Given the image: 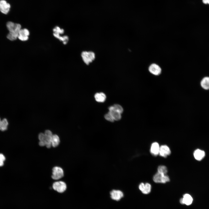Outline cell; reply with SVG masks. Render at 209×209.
Returning <instances> with one entry per match:
<instances>
[{"mask_svg":"<svg viewBox=\"0 0 209 209\" xmlns=\"http://www.w3.org/2000/svg\"><path fill=\"white\" fill-rule=\"evenodd\" d=\"M53 189L57 192L62 193L65 192L67 189V185L64 181H57L53 183L52 185Z\"/></svg>","mask_w":209,"mask_h":209,"instance_id":"3957f363","label":"cell"},{"mask_svg":"<svg viewBox=\"0 0 209 209\" xmlns=\"http://www.w3.org/2000/svg\"><path fill=\"white\" fill-rule=\"evenodd\" d=\"M202 1L205 4H209V0H202Z\"/></svg>","mask_w":209,"mask_h":209,"instance_id":"83f0119b","label":"cell"},{"mask_svg":"<svg viewBox=\"0 0 209 209\" xmlns=\"http://www.w3.org/2000/svg\"><path fill=\"white\" fill-rule=\"evenodd\" d=\"M158 172L161 174H166L167 172V168L164 165H160L158 168Z\"/></svg>","mask_w":209,"mask_h":209,"instance_id":"603a6c76","label":"cell"},{"mask_svg":"<svg viewBox=\"0 0 209 209\" xmlns=\"http://www.w3.org/2000/svg\"><path fill=\"white\" fill-rule=\"evenodd\" d=\"M160 146L158 143L156 142L153 143L151 146L150 148V152L154 156H157L159 154Z\"/></svg>","mask_w":209,"mask_h":209,"instance_id":"4fadbf2b","label":"cell"},{"mask_svg":"<svg viewBox=\"0 0 209 209\" xmlns=\"http://www.w3.org/2000/svg\"><path fill=\"white\" fill-rule=\"evenodd\" d=\"M104 117L105 119L111 122H113L114 121V120L113 119L112 116L109 112L108 113L106 114L105 115Z\"/></svg>","mask_w":209,"mask_h":209,"instance_id":"d4e9b609","label":"cell"},{"mask_svg":"<svg viewBox=\"0 0 209 209\" xmlns=\"http://www.w3.org/2000/svg\"><path fill=\"white\" fill-rule=\"evenodd\" d=\"M10 5L6 0H0V11L2 13L7 14L10 11Z\"/></svg>","mask_w":209,"mask_h":209,"instance_id":"8992f818","label":"cell"},{"mask_svg":"<svg viewBox=\"0 0 209 209\" xmlns=\"http://www.w3.org/2000/svg\"><path fill=\"white\" fill-rule=\"evenodd\" d=\"M5 160L4 156L2 154H0V167L3 165L4 162Z\"/></svg>","mask_w":209,"mask_h":209,"instance_id":"484cf974","label":"cell"},{"mask_svg":"<svg viewBox=\"0 0 209 209\" xmlns=\"http://www.w3.org/2000/svg\"><path fill=\"white\" fill-rule=\"evenodd\" d=\"M29 34V32L27 29H21L19 32L18 38L21 41H26L28 39Z\"/></svg>","mask_w":209,"mask_h":209,"instance_id":"52a82bcc","label":"cell"},{"mask_svg":"<svg viewBox=\"0 0 209 209\" xmlns=\"http://www.w3.org/2000/svg\"><path fill=\"white\" fill-rule=\"evenodd\" d=\"M53 35L57 39L64 33V30L63 29H61L58 26L55 27L53 29Z\"/></svg>","mask_w":209,"mask_h":209,"instance_id":"d6986e66","label":"cell"},{"mask_svg":"<svg viewBox=\"0 0 209 209\" xmlns=\"http://www.w3.org/2000/svg\"><path fill=\"white\" fill-rule=\"evenodd\" d=\"M193 201V198L189 194H186L183 195V198L180 200V202L181 204H185L187 206L191 205Z\"/></svg>","mask_w":209,"mask_h":209,"instance_id":"7c38bea8","label":"cell"},{"mask_svg":"<svg viewBox=\"0 0 209 209\" xmlns=\"http://www.w3.org/2000/svg\"><path fill=\"white\" fill-rule=\"evenodd\" d=\"M149 70L152 74L157 75L161 73V69L158 65L155 64H152L149 66Z\"/></svg>","mask_w":209,"mask_h":209,"instance_id":"8fae6325","label":"cell"},{"mask_svg":"<svg viewBox=\"0 0 209 209\" xmlns=\"http://www.w3.org/2000/svg\"><path fill=\"white\" fill-rule=\"evenodd\" d=\"M6 26L9 31L7 38L11 41L16 39L18 38L19 32L21 29V25L19 24L9 21L7 23Z\"/></svg>","mask_w":209,"mask_h":209,"instance_id":"6da1fadb","label":"cell"},{"mask_svg":"<svg viewBox=\"0 0 209 209\" xmlns=\"http://www.w3.org/2000/svg\"><path fill=\"white\" fill-rule=\"evenodd\" d=\"M112 106L113 109L119 112L120 113H122L123 112V109L120 105L115 104Z\"/></svg>","mask_w":209,"mask_h":209,"instance_id":"cb8c5ba5","label":"cell"},{"mask_svg":"<svg viewBox=\"0 0 209 209\" xmlns=\"http://www.w3.org/2000/svg\"><path fill=\"white\" fill-rule=\"evenodd\" d=\"M153 180L156 183H165L169 181L170 179L168 176L166 174L158 172L154 175Z\"/></svg>","mask_w":209,"mask_h":209,"instance_id":"277c9868","label":"cell"},{"mask_svg":"<svg viewBox=\"0 0 209 209\" xmlns=\"http://www.w3.org/2000/svg\"><path fill=\"white\" fill-rule=\"evenodd\" d=\"M94 97L97 101L99 102H103L105 100L106 96L105 93L101 92L96 93Z\"/></svg>","mask_w":209,"mask_h":209,"instance_id":"2e32d148","label":"cell"},{"mask_svg":"<svg viewBox=\"0 0 209 209\" xmlns=\"http://www.w3.org/2000/svg\"><path fill=\"white\" fill-rule=\"evenodd\" d=\"M81 56L83 61L87 65L92 63L96 58L95 53L91 51H82L81 53Z\"/></svg>","mask_w":209,"mask_h":209,"instance_id":"7a4b0ae2","label":"cell"},{"mask_svg":"<svg viewBox=\"0 0 209 209\" xmlns=\"http://www.w3.org/2000/svg\"><path fill=\"white\" fill-rule=\"evenodd\" d=\"M144 186L145 184L143 183H140L139 186V189L142 192L144 190Z\"/></svg>","mask_w":209,"mask_h":209,"instance_id":"4316f807","label":"cell"},{"mask_svg":"<svg viewBox=\"0 0 209 209\" xmlns=\"http://www.w3.org/2000/svg\"><path fill=\"white\" fill-rule=\"evenodd\" d=\"M52 173L51 177L55 180L60 179L64 175V171L62 168L58 166H55L53 168Z\"/></svg>","mask_w":209,"mask_h":209,"instance_id":"5b68a950","label":"cell"},{"mask_svg":"<svg viewBox=\"0 0 209 209\" xmlns=\"http://www.w3.org/2000/svg\"><path fill=\"white\" fill-rule=\"evenodd\" d=\"M8 125V122L6 118L1 120L0 118V130L4 131L6 130Z\"/></svg>","mask_w":209,"mask_h":209,"instance_id":"ffe728a7","label":"cell"},{"mask_svg":"<svg viewBox=\"0 0 209 209\" xmlns=\"http://www.w3.org/2000/svg\"><path fill=\"white\" fill-rule=\"evenodd\" d=\"M201 85L204 89H209V77L204 78L201 81Z\"/></svg>","mask_w":209,"mask_h":209,"instance_id":"e0dca14e","label":"cell"},{"mask_svg":"<svg viewBox=\"0 0 209 209\" xmlns=\"http://www.w3.org/2000/svg\"><path fill=\"white\" fill-rule=\"evenodd\" d=\"M44 134L45 136V146L49 148L52 146L51 141L53 135L52 133L50 130H47L45 131Z\"/></svg>","mask_w":209,"mask_h":209,"instance_id":"30bf717a","label":"cell"},{"mask_svg":"<svg viewBox=\"0 0 209 209\" xmlns=\"http://www.w3.org/2000/svg\"><path fill=\"white\" fill-rule=\"evenodd\" d=\"M171 154V151L169 147L165 145L160 146L159 154L161 156L166 157Z\"/></svg>","mask_w":209,"mask_h":209,"instance_id":"9c48e42d","label":"cell"},{"mask_svg":"<svg viewBox=\"0 0 209 209\" xmlns=\"http://www.w3.org/2000/svg\"><path fill=\"white\" fill-rule=\"evenodd\" d=\"M109 112L110 113L114 120H118L121 118V115L120 113L115 110L113 108L112 106L109 107Z\"/></svg>","mask_w":209,"mask_h":209,"instance_id":"5bb4252c","label":"cell"},{"mask_svg":"<svg viewBox=\"0 0 209 209\" xmlns=\"http://www.w3.org/2000/svg\"><path fill=\"white\" fill-rule=\"evenodd\" d=\"M60 142V139L58 136L56 134L53 135L51 141L52 146L55 147L59 145Z\"/></svg>","mask_w":209,"mask_h":209,"instance_id":"ac0fdd59","label":"cell"},{"mask_svg":"<svg viewBox=\"0 0 209 209\" xmlns=\"http://www.w3.org/2000/svg\"><path fill=\"white\" fill-rule=\"evenodd\" d=\"M151 189V185L149 183H146L145 184L144 190L142 192L145 194H148L150 192Z\"/></svg>","mask_w":209,"mask_h":209,"instance_id":"7402d4cb","label":"cell"},{"mask_svg":"<svg viewBox=\"0 0 209 209\" xmlns=\"http://www.w3.org/2000/svg\"><path fill=\"white\" fill-rule=\"evenodd\" d=\"M205 156V152L199 149L196 150L194 153V156L195 158L198 161L201 160Z\"/></svg>","mask_w":209,"mask_h":209,"instance_id":"9a60e30c","label":"cell"},{"mask_svg":"<svg viewBox=\"0 0 209 209\" xmlns=\"http://www.w3.org/2000/svg\"><path fill=\"white\" fill-rule=\"evenodd\" d=\"M111 197L113 200L118 201L123 197V192L118 190H113L110 192Z\"/></svg>","mask_w":209,"mask_h":209,"instance_id":"ba28073f","label":"cell"},{"mask_svg":"<svg viewBox=\"0 0 209 209\" xmlns=\"http://www.w3.org/2000/svg\"><path fill=\"white\" fill-rule=\"evenodd\" d=\"M38 138L39 140V145L41 147L45 146V136L44 134L41 133L38 135Z\"/></svg>","mask_w":209,"mask_h":209,"instance_id":"44dd1931","label":"cell"}]
</instances>
